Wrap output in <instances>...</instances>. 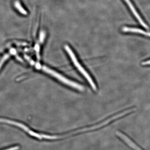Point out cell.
<instances>
[{"label": "cell", "instance_id": "cell-1", "mask_svg": "<svg viewBox=\"0 0 150 150\" xmlns=\"http://www.w3.org/2000/svg\"><path fill=\"white\" fill-rule=\"evenodd\" d=\"M30 62L32 64L34 65L38 69L41 70L44 72L47 73L48 74L51 75L53 77L55 78L56 79L58 80L66 85L78 90L79 91H83L84 90V88L83 86L81 85V84H79V83L75 82L70 80L69 79L65 77V76L59 74V73L57 72L53 69H51L48 67L39 64L38 63H35L33 61H31Z\"/></svg>", "mask_w": 150, "mask_h": 150}, {"label": "cell", "instance_id": "cell-2", "mask_svg": "<svg viewBox=\"0 0 150 150\" xmlns=\"http://www.w3.org/2000/svg\"><path fill=\"white\" fill-rule=\"evenodd\" d=\"M65 50L68 53V55L71 58L73 64L74 65L76 68L77 69L78 71L81 73L82 75L87 80L88 82L90 84L92 88L94 90L96 91L97 89L96 86L93 81L91 76L86 71L84 68L83 67V66L81 65L80 63L78 61L77 58L76 57V55L74 52H73L72 50L70 48L69 46L68 45H66L64 46Z\"/></svg>", "mask_w": 150, "mask_h": 150}, {"label": "cell", "instance_id": "cell-3", "mask_svg": "<svg viewBox=\"0 0 150 150\" xmlns=\"http://www.w3.org/2000/svg\"><path fill=\"white\" fill-rule=\"evenodd\" d=\"M116 134L118 137H120L121 139L124 141L128 146L133 149L134 150H143L125 134L121 132H119V131L117 132Z\"/></svg>", "mask_w": 150, "mask_h": 150}, {"label": "cell", "instance_id": "cell-4", "mask_svg": "<svg viewBox=\"0 0 150 150\" xmlns=\"http://www.w3.org/2000/svg\"><path fill=\"white\" fill-rule=\"evenodd\" d=\"M124 1L126 2V4H128L129 7L130 8L131 11H132V13L134 14L135 17L137 18V19L138 20V21L140 23H141L142 26H144L146 29H149V26H148L145 23L144 21H143V20L142 19V18H141V17L140 16L139 14V13L137 12L136 8L134 7V5H133V4L131 3L130 0H124Z\"/></svg>", "mask_w": 150, "mask_h": 150}, {"label": "cell", "instance_id": "cell-5", "mask_svg": "<svg viewBox=\"0 0 150 150\" xmlns=\"http://www.w3.org/2000/svg\"><path fill=\"white\" fill-rule=\"evenodd\" d=\"M122 31L124 32H131L139 33V34L150 37V33L146 32V31L142 30V29L135 28L123 27L122 28Z\"/></svg>", "mask_w": 150, "mask_h": 150}, {"label": "cell", "instance_id": "cell-6", "mask_svg": "<svg viewBox=\"0 0 150 150\" xmlns=\"http://www.w3.org/2000/svg\"><path fill=\"white\" fill-rule=\"evenodd\" d=\"M15 6L16 7V8L22 14H23L25 15H26L27 14V12L22 7L21 5L18 2L16 3Z\"/></svg>", "mask_w": 150, "mask_h": 150}, {"label": "cell", "instance_id": "cell-7", "mask_svg": "<svg viewBox=\"0 0 150 150\" xmlns=\"http://www.w3.org/2000/svg\"><path fill=\"white\" fill-rule=\"evenodd\" d=\"M9 57V55L8 54H5L4 56H3V58L0 61V69H1L3 65H4V63L8 59Z\"/></svg>", "mask_w": 150, "mask_h": 150}, {"label": "cell", "instance_id": "cell-8", "mask_svg": "<svg viewBox=\"0 0 150 150\" xmlns=\"http://www.w3.org/2000/svg\"><path fill=\"white\" fill-rule=\"evenodd\" d=\"M142 64L143 65H150V60L143 62L142 63Z\"/></svg>", "mask_w": 150, "mask_h": 150}]
</instances>
